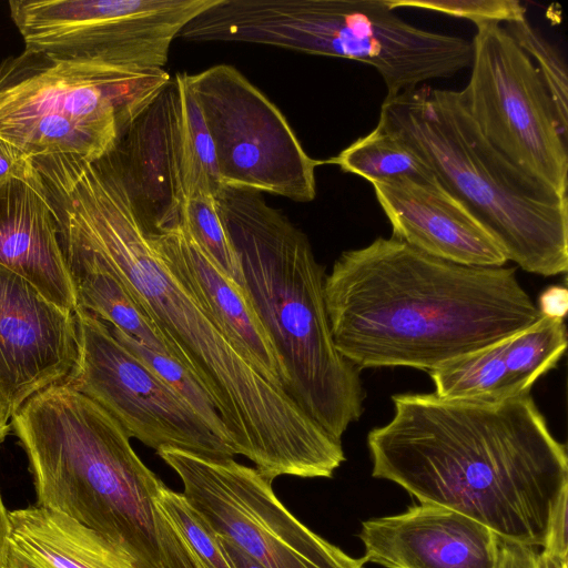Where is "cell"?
I'll use <instances>...</instances> for the list:
<instances>
[{"label":"cell","mask_w":568,"mask_h":568,"mask_svg":"<svg viewBox=\"0 0 568 568\" xmlns=\"http://www.w3.org/2000/svg\"><path fill=\"white\" fill-rule=\"evenodd\" d=\"M358 537L366 562L385 568H497L499 561L494 531L437 505L365 520Z\"/></svg>","instance_id":"obj_16"},{"label":"cell","mask_w":568,"mask_h":568,"mask_svg":"<svg viewBox=\"0 0 568 568\" xmlns=\"http://www.w3.org/2000/svg\"><path fill=\"white\" fill-rule=\"evenodd\" d=\"M158 504L201 568H233L215 532L182 493L163 484L158 494Z\"/></svg>","instance_id":"obj_28"},{"label":"cell","mask_w":568,"mask_h":568,"mask_svg":"<svg viewBox=\"0 0 568 568\" xmlns=\"http://www.w3.org/2000/svg\"><path fill=\"white\" fill-rule=\"evenodd\" d=\"M215 535L233 568H264L258 561L243 551L233 541L216 532Z\"/></svg>","instance_id":"obj_34"},{"label":"cell","mask_w":568,"mask_h":568,"mask_svg":"<svg viewBox=\"0 0 568 568\" xmlns=\"http://www.w3.org/2000/svg\"><path fill=\"white\" fill-rule=\"evenodd\" d=\"M505 29L536 67L552 100L560 126L568 134V79L561 53L527 18L507 23Z\"/></svg>","instance_id":"obj_27"},{"label":"cell","mask_w":568,"mask_h":568,"mask_svg":"<svg viewBox=\"0 0 568 568\" xmlns=\"http://www.w3.org/2000/svg\"><path fill=\"white\" fill-rule=\"evenodd\" d=\"M29 460L37 505L91 528L138 568H201L158 504L163 481L102 407L60 383L11 417Z\"/></svg>","instance_id":"obj_4"},{"label":"cell","mask_w":568,"mask_h":568,"mask_svg":"<svg viewBox=\"0 0 568 568\" xmlns=\"http://www.w3.org/2000/svg\"><path fill=\"white\" fill-rule=\"evenodd\" d=\"M392 236L429 255L471 266L499 267L507 258L490 233L443 189L408 178L369 182Z\"/></svg>","instance_id":"obj_17"},{"label":"cell","mask_w":568,"mask_h":568,"mask_svg":"<svg viewBox=\"0 0 568 568\" xmlns=\"http://www.w3.org/2000/svg\"><path fill=\"white\" fill-rule=\"evenodd\" d=\"M213 139L222 186L295 202L316 196V168L282 111L237 69L216 64L187 74Z\"/></svg>","instance_id":"obj_12"},{"label":"cell","mask_w":568,"mask_h":568,"mask_svg":"<svg viewBox=\"0 0 568 568\" xmlns=\"http://www.w3.org/2000/svg\"><path fill=\"white\" fill-rule=\"evenodd\" d=\"M106 325L121 344L170 385L191 406L205 425L220 439L233 448L230 434L213 399L192 373L170 356L152 351L119 328L110 324Z\"/></svg>","instance_id":"obj_25"},{"label":"cell","mask_w":568,"mask_h":568,"mask_svg":"<svg viewBox=\"0 0 568 568\" xmlns=\"http://www.w3.org/2000/svg\"><path fill=\"white\" fill-rule=\"evenodd\" d=\"M368 182L408 178L438 184L432 169L394 132L377 122L368 134L356 139L337 155L324 161Z\"/></svg>","instance_id":"obj_23"},{"label":"cell","mask_w":568,"mask_h":568,"mask_svg":"<svg viewBox=\"0 0 568 568\" xmlns=\"http://www.w3.org/2000/svg\"><path fill=\"white\" fill-rule=\"evenodd\" d=\"M11 410L4 400L0 397V444L11 429Z\"/></svg>","instance_id":"obj_36"},{"label":"cell","mask_w":568,"mask_h":568,"mask_svg":"<svg viewBox=\"0 0 568 568\" xmlns=\"http://www.w3.org/2000/svg\"><path fill=\"white\" fill-rule=\"evenodd\" d=\"M57 227L91 250L123 283L165 338L172 358L213 399L236 455L267 480L322 478L338 464L342 443L266 381L229 337L184 276L156 250L115 155L90 161L65 154L41 175Z\"/></svg>","instance_id":"obj_1"},{"label":"cell","mask_w":568,"mask_h":568,"mask_svg":"<svg viewBox=\"0 0 568 568\" xmlns=\"http://www.w3.org/2000/svg\"><path fill=\"white\" fill-rule=\"evenodd\" d=\"M0 265L59 307L77 310L55 219L34 165L27 176L12 178L0 187Z\"/></svg>","instance_id":"obj_20"},{"label":"cell","mask_w":568,"mask_h":568,"mask_svg":"<svg viewBox=\"0 0 568 568\" xmlns=\"http://www.w3.org/2000/svg\"><path fill=\"white\" fill-rule=\"evenodd\" d=\"M78 356L64 384L85 395L155 452L176 448L213 459L234 458L191 406L110 332L77 308Z\"/></svg>","instance_id":"obj_13"},{"label":"cell","mask_w":568,"mask_h":568,"mask_svg":"<svg viewBox=\"0 0 568 568\" xmlns=\"http://www.w3.org/2000/svg\"><path fill=\"white\" fill-rule=\"evenodd\" d=\"M216 201L245 291L288 374V395L342 442L363 413L364 390L358 368L334 344L324 268L306 234L261 192L222 186Z\"/></svg>","instance_id":"obj_5"},{"label":"cell","mask_w":568,"mask_h":568,"mask_svg":"<svg viewBox=\"0 0 568 568\" xmlns=\"http://www.w3.org/2000/svg\"><path fill=\"white\" fill-rule=\"evenodd\" d=\"M324 297L334 344L357 368L429 373L542 316L515 267L454 263L394 236L344 251Z\"/></svg>","instance_id":"obj_3"},{"label":"cell","mask_w":568,"mask_h":568,"mask_svg":"<svg viewBox=\"0 0 568 568\" xmlns=\"http://www.w3.org/2000/svg\"><path fill=\"white\" fill-rule=\"evenodd\" d=\"M152 239L160 254L184 276L260 374L287 393L288 374L247 292L219 267L182 221L173 227L152 231Z\"/></svg>","instance_id":"obj_19"},{"label":"cell","mask_w":568,"mask_h":568,"mask_svg":"<svg viewBox=\"0 0 568 568\" xmlns=\"http://www.w3.org/2000/svg\"><path fill=\"white\" fill-rule=\"evenodd\" d=\"M58 237L73 284L77 308L119 328L152 351L172 358L165 338L136 305L116 275L70 234L58 230Z\"/></svg>","instance_id":"obj_22"},{"label":"cell","mask_w":568,"mask_h":568,"mask_svg":"<svg viewBox=\"0 0 568 568\" xmlns=\"http://www.w3.org/2000/svg\"><path fill=\"white\" fill-rule=\"evenodd\" d=\"M392 400V419L367 435L373 477L420 504L460 513L501 540L544 546L568 487V458L530 393L500 400L406 393Z\"/></svg>","instance_id":"obj_2"},{"label":"cell","mask_w":568,"mask_h":568,"mask_svg":"<svg viewBox=\"0 0 568 568\" xmlns=\"http://www.w3.org/2000/svg\"><path fill=\"white\" fill-rule=\"evenodd\" d=\"M567 508H568V487L565 488L551 511L544 550L540 555L568 560L567 541Z\"/></svg>","instance_id":"obj_30"},{"label":"cell","mask_w":568,"mask_h":568,"mask_svg":"<svg viewBox=\"0 0 568 568\" xmlns=\"http://www.w3.org/2000/svg\"><path fill=\"white\" fill-rule=\"evenodd\" d=\"M567 347L564 318L542 315L532 326L457 358L429 376L438 397L500 400L529 394Z\"/></svg>","instance_id":"obj_18"},{"label":"cell","mask_w":568,"mask_h":568,"mask_svg":"<svg viewBox=\"0 0 568 568\" xmlns=\"http://www.w3.org/2000/svg\"><path fill=\"white\" fill-rule=\"evenodd\" d=\"M156 454L211 529L264 568H364V557H351L300 521L255 468L170 447Z\"/></svg>","instance_id":"obj_10"},{"label":"cell","mask_w":568,"mask_h":568,"mask_svg":"<svg viewBox=\"0 0 568 568\" xmlns=\"http://www.w3.org/2000/svg\"><path fill=\"white\" fill-rule=\"evenodd\" d=\"M32 168V156L0 135V187L12 178L27 176Z\"/></svg>","instance_id":"obj_31"},{"label":"cell","mask_w":568,"mask_h":568,"mask_svg":"<svg viewBox=\"0 0 568 568\" xmlns=\"http://www.w3.org/2000/svg\"><path fill=\"white\" fill-rule=\"evenodd\" d=\"M471 72L459 90L484 138L526 174L567 195L568 134L530 58L497 23L477 27Z\"/></svg>","instance_id":"obj_9"},{"label":"cell","mask_w":568,"mask_h":568,"mask_svg":"<svg viewBox=\"0 0 568 568\" xmlns=\"http://www.w3.org/2000/svg\"><path fill=\"white\" fill-rule=\"evenodd\" d=\"M378 123L399 136L484 225L507 261L542 276L568 270V196L532 179L480 133L458 91L419 85L385 98Z\"/></svg>","instance_id":"obj_6"},{"label":"cell","mask_w":568,"mask_h":568,"mask_svg":"<svg viewBox=\"0 0 568 568\" xmlns=\"http://www.w3.org/2000/svg\"><path fill=\"white\" fill-rule=\"evenodd\" d=\"M181 221L219 267L245 290L239 255L219 213L216 196L201 192L190 195Z\"/></svg>","instance_id":"obj_26"},{"label":"cell","mask_w":568,"mask_h":568,"mask_svg":"<svg viewBox=\"0 0 568 568\" xmlns=\"http://www.w3.org/2000/svg\"><path fill=\"white\" fill-rule=\"evenodd\" d=\"M191 42L278 47L373 67L386 98L470 67L471 42L415 27L386 0H219L182 30Z\"/></svg>","instance_id":"obj_7"},{"label":"cell","mask_w":568,"mask_h":568,"mask_svg":"<svg viewBox=\"0 0 568 568\" xmlns=\"http://www.w3.org/2000/svg\"><path fill=\"white\" fill-rule=\"evenodd\" d=\"M219 0H10L27 50L131 70L165 69L183 28Z\"/></svg>","instance_id":"obj_11"},{"label":"cell","mask_w":568,"mask_h":568,"mask_svg":"<svg viewBox=\"0 0 568 568\" xmlns=\"http://www.w3.org/2000/svg\"><path fill=\"white\" fill-rule=\"evenodd\" d=\"M113 151L144 225L153 232L178 225L187 187L174 80L126 128Z\"/></svg>","instance_id":"obj_15"},{"label":"cell","mask_w":568,"mask_h":568,"mask_svg":"<svg viewBox=\"0 0 568 568\" xmlns=\"http://www.w3.org/2000/svg\"><path fill=\"white\" fill-rule=\"evenodd\" d=\"M165 69L58 60L24 49L0 63V135L31 156L95 161L171 81Z\"/></svg>","instance_id":"obj_8"},{"label":"cell","mask_w":568,"mask_h":568,"mask_svg":"<svg viewBox=\"0 0 568 568\" xmlns=\"http://www.w3.org/2000/svg\"><path fill=\"white\" fill-rule=\"evenodd\" d=\"M77 356L74 313L0 265V397L11 414L39 392L63 383Z\"/></svg>","instance_id":"obj_14"},{"label":"cell","mask_w":568,"mask_h":568,"mask_svg":"<svg viewBox=\"0 0 568 568\" xmlns=\"http://www.w3.org/2000/svg\"><path fill=\"white\" fill-rule=\"evenodd\" d=\"M387 6L413 8L465 19L480 27L510 23L526 18V8L518 0H386Z\"/></svg>","instance_id":"obj_29"},{"label":"cell","mask_w":568,"mask_h":568,"mask_svg":"<svg viewBox=\"0 0 568 568\" xmlns=\"http://www.w3.org/2000/svg\"><path fill=\"white\" fill-rule=\"evenodd\" d=\"M540 313L550 317L564 318L568 308V293L564 286H550L539 297Z\"/></svg>","instance_id":"obj_33"},{"label":"cell","mask_w":568,"mask_h":568,"mask_svg":"<svg viewBox=\"0 0 568 568\" xmlns=\"http://www.w3.org/2000/svg\"><path fill=\"white\" fill-rule=\"evenodd\" d=\"M538 552L534 547L500 539V552L497 568H539Z\"/></svg>","instance_id":"obj_32"},{"label":"cell","mask_w":568,"mask_h":568,"mask_svg":"<svg viewBox=\"0 0 568 568\" xmlns=\"http://www.w3.org/2000/svg\"><path fill=\"white\" fill-rule=\"evenodd\" d=\"M10 537V517L0 493V568H6Z\"/></svg>","instance_id":"obj_35"},{"label":"cell","mask_w":568,"mask_h":568,"mask_svg":"<svg viewBox=\"0 0 568 568\" xmlns=\"http://www.w3.org/2000/svg\"><path fill=\"white\" fill-rule=\"evenodd\" d=\"M6 568H138L97 531L51 508L9 511Z\"/></svg>","instance_id":"obj_21"},{"label":"cell","mask_w":568,"mask_h":568,"mask_svg":"<svg viewBox=\"0 0 568 568\" xmlns=\"http://www.w3.org/2000/svg\"><path fill=\"white\" fill-rule=\"evenodd\" d=\"M174 82L181 114L187 197L200 192L216 196L222 185L213 139L189 87L186 73H176Z\"/></svg>","instance_id":"obj_24"}]
</instances>
